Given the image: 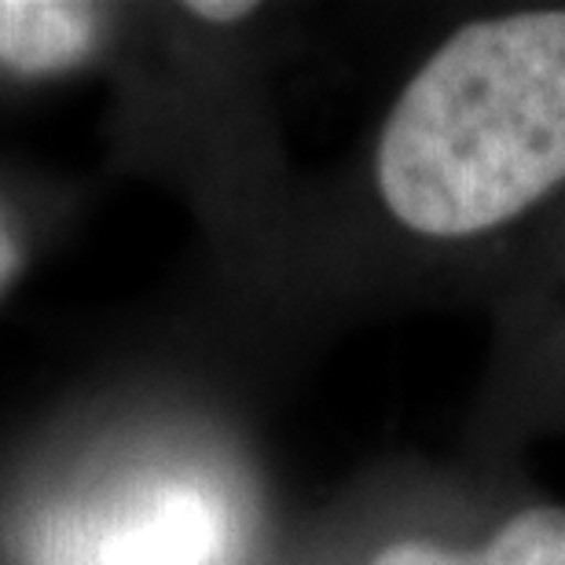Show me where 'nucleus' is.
I'll use <instances>...</instances> for the list:
<instances>
[{"instance_id": "1", "label": "nucleus", "mask_w": 565, "mask_h": 565, "mask_svg": "<svg viewBox=\"0 0 565 565\" xmlns=\"http://www.w3.org/2000/svg\"><path fill=\"white\" fill-rule=\"evenodd\" d=\"M382 206L467 239L565 184V11L478 19L419 66L382 126Z\"/></svg>"}, {"instance_id": "2", "label": "nucleus", "mask_w": 565, "mask_h": 565, "mask_svg": "<svg viewBox=\"0 0 565 565\" xmlns=\"http://www.w3.org/2000/svg\"><path fill=\"white\" fill-rule=\"evenodd\" d=\"M99 8L55 0H0V66L15 74L71 71L96 49Z\"/></svg>"}, {"instance_id": "3", "label": "nucleus", "mask_w": 565, "mask_h": 565, "mask_svg": "<svg viewBox=\"0 0 565 565\" xmlns=\"http://www.w3.org/2000/svg\"><path fill=\"white\" fill-rule=\"evenodd\" d=\"M371 565H565V507H529L481 551L393 544Z\"/></svg>"}, {"instance_id": "4", "label": "nucleus", "mask_w": 565, "mask_h": 565, "mask_svg": "<svg viewBox=\"0 0 565 565\" xmlns=\"http://www.w3.org/2000/svg\"><path fill=\"white\" fill-rule=\"evenodd\" d=\"M213 518L195 495H173L132 525L115 551V565H206Z\"/></svg>"}, {"instance_id": "5", "label": "nucleus", "mask_w": 565, "mask_h": 565, "mask_svg": "<svg viewBox=\"0 0 565 565\" xmlns=\"http://www.w3.org/2000/svg\"><path fill=\"white\" fill-rule=\"evenodd\" d=\"M22 262H26V254H22V239H19L15 224L8 221V213L0 210V294H4L8 282L19 276Z\"/></svg>"}, {"instance_id": "6", "label": "nucleus", "mask_w": 565, "mask_h": 565, "mask_svg": "<svg viewBox=\"0 0 565 565\" xmlns=\"http://www.w3.org/2000/svg\"><path fill=\"white\" fill-rule=\"evenodd\" d=\"M184 11L206 22H243L246 15H254L257 4H243V0H195V4H184Z\"/></svg>"}]
</instances>
